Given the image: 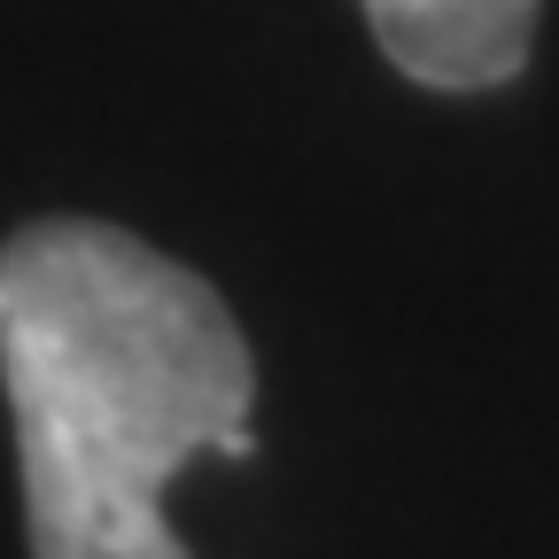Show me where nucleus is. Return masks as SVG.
Returning <instances> with one entry per match:
<instances>
[{
    "instance_id": "obj_1",
    "label": "nucleus",
    "mask_w": 559,
    "mask_h": 559,
    "mask_svg": "<svg viewBox=\"0 0 559 559\" xmlns=\"http://www.w3.org/2000/svg\"><path fill=\"white\" fill-rule=\"evenodd\" d=\"M0 389L32 559H187L164 481L202 451H257V358L234 311L102 218H39L0 241Z\"/></svg>"
},
{
    "instance_id": "obj_2",
    "label": "nucleus",
    "mask_w": 559,
    "mask_h": 559,
    "mask_svg": "<svg viewBox=\"0 0 559 559\" xmlns=\"http://www.w3.org/2000/svg\"><path fill=\"white\" fill-rule=\"evenodd\" d=\"M366 24L412 86L481 94L528 62L536 0H366Z\"/></svg>"
}]
</instances>
